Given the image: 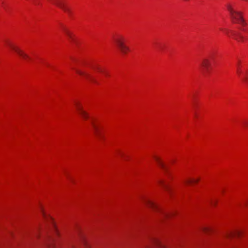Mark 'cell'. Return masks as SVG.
<instances>
[{"label": "cell", "instance_id": "obj_9", "mask_svg": "<svg viewBox=\"0 0 248 248\" xmlns=\"http://www.w3.org/2000/svg\"><path fill=\"white\" fill-rule=\"evenodd\" d=\"M71 69L77 75L90 82L91 84L95 85H100V82L95 77H94L93 75L90 74L89 73L87 72L85 70L75 67H72Z\"/></svg>", "mask_w": 248, "mask_h": 248}, {"label": "cell", "instance_id": "obj_27", "mask_svg": "<svg viewBox=\"0 0 248 248\" xmlns=\"http://www.w3.org/2000/svg\"><path fill=\"white\" fill-rule=\"evenodd\" d=\"M39 206L40 210L41 213L42 215V217L44 218V220L45 221H47L48 217L47 215L46 211L45 210V208H44V205L41 202H39Z\"/></svg>", "mask_w": 248, "mask_h": 248}, {"label": "cell", "instance_id": "obj_11", "mask_svg": "<svg viewBox=\"0 0 248 248\" xmlns=\"http://www.w3.org/2000/svg\"><path fill=\"white\" fill-rule=\"evenodd\" d=\"M74 105L77 113L79 115L82 120L85 121H88L90 119V116L88 112L85 110L82 103L79 100H75L74 101Z\"/></svg>", "mask_w": 248, "mask_h": 248}, {"label": "cell", "instance_id": "obj_25", "mask_svg": "<svg viewBox=\"0 0 248 248\" xmlns=\"http://www.w3.org/2000/svg\"><path fill=\"white\" fill-rule=\"evenodd\" d=\"M242 74V62L241 60H238L237 64V74L238 77H241Z\"/></svg>", "mask_w": 248, "mask_h": 248}, {"label": "cell", "instance_id": "obj_5", "mask_svg": "<svg viewBox=\"0 0 248 248\" xmlns=\"http://www.w3.org/2000/svg\"><path fill=\"white\" fill-rule=\"evenodd\" d=\"M48 1L67 14L70 19H75V15L72 9L65 0H48Z\"/></svg>", "mask_w": 248, "mask_h": 248}, {"label": "cell", "instance_id": "obj_28", "mask_svg": "<svg viewBox=\"0 0 248 248\" xmlns=\"http://www.w3.org/2000/svg\"><path fill=\"white\" fill-rule=\"evenodd\" d=\"M28 2H30L32 5L38 7H42V3L40 0H25Z\"/></svg>", "mask_w": 248, "mask_h": 248}, {"label": "cell", "instance_id": "obj_10", "mask_svg": "<svg viewBox=\"0 0 248 248\" xmlns=\"http://www.w3.org/2000/svg\"><path fill=\"white\" fill-rule=\"evenodd\" d=\"M200 97L199 91L195 92L192 97V107L194 113V118L198 120L199 118L200 114Z\"/></svg>", "mask_w": 248, "mask_h": 248}, {"label": "cell", "instance_id": "obj_12", "mask_svg": "<svg viewBox=\"0 0 248 248\" xmlns=\"http://www.w3.org/2000/svg\"><path fill=\"white\" fill-rule=\"evenodd\" d=\"M153 158V159L155 160V162H156V163L158 165V166L159 167V168L164 172L165 173V175L167 176L169 179H170V180H172L173 179V177H172L171 172L169 170V168L167 167V165L164 162L163 160L162 159V158L156 155H154Z\"/></svg>", "mask_w": 248, "mask_h": 248}, {"label": "cell", "instance_id": "obj_33", "mask_svg": "<svg viewBox=\"0 0 248 248\" xmlns=\"http://www.w3.org/2000/svg\"><path fill=\"white\" fill-rule=\"evenodd\" d=\"M183 1H185V2H189V1H190V0H183Z\"/></svg>", "mask_w": 248, "mask_h": 248}, {"label": "cell", "instance_id": "obj_29", "mask_svg": "<svg viewBox=\"0 0 248 248\" xmlns=\"http://www.w3.org/2000/svg\"><path fill=\"white\" fill-rule=\"evenodd\" d=\"M218 200H215V201H214V202H213V206H214V207H215V208H216V207H217L218 205Z\"/></svg>", "mask_w": 248, "mask_h": 248}, {"label": "cell", "instance_id": "obj_18", "mask_svg": "<svg viewBox=\"0 0 248 248\" xmlns=\"http://www.w3.org/2000/svg\"><path fill=\"white\" fill-rule=\"evenodd\" d=\"M201 180V177H197L196 178H189L184 181V184L187 187H192L199 184Z\"/></svg>", "mask_w": 248, "mask_h": 248}, {"label": "cell", "instance_id": "obj_6", "mask_svg": "<svg viewBox=\"0 0 248 248\" xmlns=\"http://www.w3.org/2000/svg\"><path fill=\"white\" fill-rule=\"evenodd\" d=\"M91 124L94 136L100 141L105 140V136L102 125L97 118L92 117L91 118Z\"/></svg>", "mask_w": 248, "mask_h": 248}, {"label": "cell", "instance_id": "obj_26", "mask_svg": "<svg viewBox=\"0 0 248 248\" xmlns=\"http://www.w3.org/2000/svg\"><path fill=\"white\" fill-rule=\"evenodd\" d=\"M178 215V212L177 211H172V212H169V213H166V214H165L164 218L165 220H170V219H172V218H173L176 217Z\"/></svg>", "mask_w": 248, "mask_h": 248}, {"label": "cell", "instance_id": "obj_34", "mask_svg": "<svg viewBox=\"0 0 248 248\" xmlns=\"http://www.w3.org/2000/svg\"><path fill=\"white\" fill-rule=\"evenodd\" d=\"M241 1H243L247 2V0H241Z\"/></svg>", "mask_w": 248, "mask_h": 248}, {"label": "cell", "instance_id": "obj_16", "mask_svg": "<svg viewBox=\"0 0 248 248\" xmlns=\"http://www.w3.org/2000/svg\"><path fill=\"white\" fill-rule=\"evenodd\" d=\"M245 236V231L242 230H235L231 231L225 234L224 237L228 239H241Z\"/></svg>", "mask_w": 248, "mask_h": 248}, {"label": "cell", "instance_id": "obj_31", "mask_svg": "<svg viewBox=\"0 0 248 248\" xmlns=\"http://www.w3.org/2000/svg\"><path fill=\"white\" fill-rule=\"evenodd\" d=\"M226 191H227V189L226 188H224V189H223L222 191V195H224V194L226 193Z\"/></svg>", "mask_w": 248, "mask_h": 248}, {"label": "cell", "instance_id": "obj_3", "mask_svg": "<svg viewBox=\"0 0 248 248\" xmlns=\"http://www.w3.org/2000/svg\"><path fill=\"white\" fill-rule=\"evenodd\" d=\"M227 9L229 12L231 21L232 23L238 24L243 27H247V22L242 12L235 10L230 3L227 4Z\"/></svg>", "mask_w": 248, "mask_h": 248}, {"label": "cell", "instance_id": "obj_23", "mask_svg": "<svg viewBox=\"0 0 248 248\" xmlns=\"http://www.w3.org/2000/svg\"><path fill=\"white\" fill-rule=\"evenodd\" d=\"M151 241L155 246H157V247L162 248H166V246L164 245L162 243L161 241L158 238H156V237H152V238H151Z\"/></svg>", "mask_w": 248, "mask_h": 248}, {"label": "cell", "instance_id": "obj_13", "mask_svg": "<svg viewBox=\"0 0 248 248\" xmlns=\"http://www.w3.org/2000/svg\"><path fill=\"white\" fill-rule=\"evenodd\" d=\"M200 70L202 75L204 77H209L212 73L213 67L210 61L204 59L202 61L200 66Z\"/></svg>", "mask_w": 248, "mask_h": 248}, {"label": "cell", "instance_id": "obj_30", "mask_svg": "<svg viewBox=\"0 0 248 248\" xmlns=\"http://www.w3.org/2000/svg\"><path fill=\"white\" fill-rule=\"evenodd\" d=\"M41 232V226H40L39 228V231H38V236H37V237H38V239H39V238H40Z\"/></svg>", "mask_w": 248, "mask_h": 248}, {"label": "cell", "instance_id": "obj_1", "mask_svg": "<svg viewBox=\"0 0 248 248\" xmlns=\"http://www.w3.org/2000/svg\"><path fill=\"white\" fill-rule=\"evenodd\" d=\"M70 60L73 63L77 65L88 67L89 69H91L97 73L99 74L100 75H102L106 78H111V74L109 70L103 66H101L99 63H96L95 62L74 56L70 57Z\"/></svg>", "mask_w": 248, "mask_h": 248}, {"label": "cell", "instance_id": "obj_7", "mask_svg": "<svg viewBox=\"0 0 248 248\" xmlns=\"http://www.w3.org/2000/svg\"><path fill=\"white\" fill-rule=\"evenodd\" d=\"M59 25L61 30L63 32L68 40L75 46L80 48L81 45V42L76 35L73 33L72 31L62 22H60Z\"/></svg>", "mask_w": 248, "mask_h": 248}, {"label": "cell", "instance_id": "obj_14", "mask_svg": "<svg viewBox=\"0 0 248 248\" xmlns=\"http://www.w3.org/2000/svg\"><path fill=\"white\" fill-rule=\"evenodd\" d=\"M75 230L80 241L81 242L82 245H84V247L87 248H91L92 246L90 245L88 238H87L86 236L79 224L78 223L75 224Z\"/></svg>", "mask_w": 248, "mask_h": 248}, {"label": "cell", "instance_id": "obj_8", "mask_svg": "<svg viewBox=\"0 0 248 248\" xmlns=\"http://www.w3.org/2000/svg\"><path fill=\"white\" fill-rule=\"evenodd\" d=\"M220 30L223 34L237 41V42L242 43H245L247 42V38L246 36H244L240 32L227 28H221Z\"/></svg>", "mask_w": 248, "mask_h": 248}, {"label": "cell", "instance_id": "obj_24", "mask_svg": "<svg viewBox=\"0 0 248 248\" xmlns=\"http://www.w3.org/2000/svg\"><path fill=\"white\" fill-rule=\"evenodd\" d=\"M154 48L157 51H158V52H166V50H167V48L165 45L160 44L159 43L156 42V43H154Z\"/></svg>", "mask_w": 248, "mask_h": 248}, {"label": "cell", "instance_id": "obj_20", "mask_svg": "<svg viewBox=\"0 0 248 248\" xmlns=\"http://www.w3.org/2000/svg\"><path fill=\"white\" fill-rule=\"evenodd\" d=\"M116 153H117V155H118L121 159H123L125 162H130L131 160V157L126 154L124 152L121 150L118 149L117 150Z\"/></svg>", "mask_w": 248, "mask_h": 248}, {"label": "cell", "instance_id": "obj_15", "mask_svg": "<svg viewBox=\"0 0 248 248\" xmlns=\"http://www.w3.org/2000/svg\"><path fill=\"white\" fill-rule=\"evenodd\" d=\"M142 200L145 205L147 206L148 208H149L152 210L154 211L155 212H158L159 213H163V210L162 209L158 204L156 203V202L150 199H148L147 198L145 197H142Z\"/></svg>", "mask_w": 248, "mask_h": 248}, {"label": "cell", "instance_id": "obj_32", "mask_svg": "<svg viewBox=\"0 0 248 248\" xmlns=\"http://www.w3.org/2000/svg\"><path fill=\"white\" fill-rule=\"evenodd\" d=\"M177 161V159H176V158H175V159H172V160H171V163L172 165H174L176 163Z\"/></svg>", "mask_w": 248, "mask_h": 248}, {"label": "cell", "instance_id": "obj_4", "mask_svg": "<svg viewBox=\"0 0 248 248\" xmlns=\"http://www.w3.org/2000/svg\"><path fill=\"white\" fill-rule=\"evenodd\" d=\"M5 44L7 47L22 59L27 61H30L32 60L30 55L10 40L8 39L5 40Z\"/></svg>", "mask_w": 248, "mask_h": 248}, {"label": "cell", "instance_id": "obj_19", "mask_svg": "<svg viewBox=\"0 0 248 248\" xmlns=\"http://www.w3.org/2000/svg\"><path fill=\"white\" fill-rule=\"evenodd\" d=\"M49 219H50V221H51V223H52L53 228L54 231L55 232V234H56V236H57L58 237H61V235L60 231L58 227V225H57V223H56L55 219L53 218V216L50 215H49Z\"/></svg>", "mask_w": 248, "mask_h": 248}, {"label": "cell", "instance_id": "obj_21", "mask_svg": "<svg viewBox=\"0 0 248 248\" xmlns=\"http://www.w3.org/2000/svg\"><path fill=\"white\" fill-rule=\"evenodd\" d=\"M200 230H201V232H203L205 235H208V236H211L215 233V230L212 227H209V226H204V227H202Z\"/></svg>", "mask_w": 248, "mask_h": 248}, {"label": "cell", "instance_id": "obj_22", "mask_svg": "<svg viewBox=\"0 0 248 248\" xmlns=\"http://www.w3.org/2000/svg\"><path fill=\"white\" fill-rule=\"evenodd\" d=\"M64 174L65 175V177L68 180L69 182L71 183L72 184L76 185L77 184L76 180L74 179L73 176H72L71 174L67 170H64Z\"/></svg>", "mask_w": 248, "mask_h": 248}, {"label": "cell", "instance_id": "obj_2", "mask_svg": "<svg viewBox=\"0 0 248 248\" xmlns=\"http://www.w3.org/2000/svg\"><path fill=\"white\" fill-rule=\"evenodd\" d=\"M113 41L121 55L123 56H126L131 52V48L126 43L125 38L121 34L117 33H115L113 35Z\"/></svg>", "mask_w": 248, "mask_h": 248}, {"label": "cell", "instance_id": "obj_17", "mask_svg": "<svg viewBox=\"0 0 248 248\" xmlns=\"http://www.w3.org/2000/svg\"><path fill=\"white\" fill-rule=\"evenodd\" d=\"M158 185L160 186L162 189H163L165 191H166L171 198H172L175 196V193L173 191V189L169 184L167 183L166 181L163 179L159 180L158 182Z\"/></svg>", "mask_w": 248, "mask_h": 248}]
</instances>
